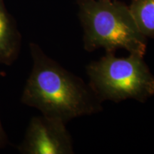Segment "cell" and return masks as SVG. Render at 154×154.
Wrapping results in <instances>:
<instances>
[{
    "label": "cell",
    "mask_w": 154,
    "mask_h": 154,
    "mask_svg": "<svg viewBox=\"0 0 154 154\" xmlns=\"http://www.w3.org/2000/svg\"><path fill=\"white\" fill-rule=\"evenodd\" d=\"M29 48L33 67L21 99L24 104L65 123L101 111V101L89 85L46 55L36 44L30 43Z\"/></svg>",
    "instance_id": "obj_1"
},
{
    "label": "cell",
    "mask_w": 154,
    "mask_h": 154,
    "mask_svg": "<svg viewBox=\"0 0 154 154\" xmlns=\"http://www.w3.org/2000/svg\"><path fill=\"white\" fill-rule=\"evenodd\" d=\"M78 5L86 51L103 48L114 53L124 49L144 57L147 38L140 32L129 7L117 0H78Z\"/></svg>",
    "instance_id": "obj_2"
},
{
    "label": "cell",
    "mask_w": 154,
    "mask_h": 154,
    "mask_svg": "<svg viewBox=\"0 0 154 154\" xmlns=\"http://www.w3.org/2000/svg\"><path fill=\"white\" fill-rule=\"evenodd\" d=\"M89 86L100 101L120 102L134 99L145 102L154 95V76L150 72L143 56L130 54L118 58L114 53L86 66Z\"/></svg>",
    "instance_id": "obj_3"
},
{
    "label": "cell",
    "mask_w": 154,
    "mask_h": 154,
    "mask_svg": "<svg viewBox=\"0 0 154 154\" xmlns=\"http://www.w3.org/2000/svg\"><path fill=\"white\" fill-rule=\"evenodd\" d=\"M66 123L42 115L31 119L22 143L18 146L24 154L74 153L72 139Z\"/></svg>",
    "instance_id": "obj_4"
},
{
    "label": "cell",
    "mask_w": 154,
    "mask_h": 154,
    "mask_svg": "<svg viewBox=\"0 0 154 154\" xmlns=\"http://www.w3.org/2000/svg\"><path fill=\"white\" fill-rule=\"evenodd\" d=\"M22 36L16 22L0 0V63L11 66L19 57Z\"/></svg>",
    "instance_id": "obj_5"
},
{
    "label": "cell",
    "mask_w": 154,
    "mask_h": 154,
    "mask_svg": "<svg viewBox=\"0 0 154 154\" xmlns=\"http://www.w3.org/2000/svg\"><path fill=\"white\" fill-rule=\"evenodd\" d=\"M129 9L142 34L154 38V0H132Z\"/></svg>",
    "instance_id": "obj_6"
},
{
    "label": "cell",
    "mask_w": 154,
    "mask_h": 154,
    "mask_svg": "<svg viewBox=\"0 0 154 154\" xmlns=\"http://www.w3.org/2000/svg\"><path fill=\"white\" fill-rule=\"evenodd\" d=\"M8 143V138L4 130L1 120H0V149H2Z\"/></svg>",
    "instance_id": "obj_7"
},
{
    "label": "cell",
    "mask_w": 154,
    "mask_h": 154,
    "mask_svg": "<svg viewBox=\"0 0 154 154\" xmlns=\"http://www.w3.org/2000/svg\"><path fill=\"white\" fill-rule=\"evenodd\" d=\"M7 74H6L5 72H4V71H0V76H5Z\"/></svg>",
    "instance_id": "obj_8"
}]
</instances>
